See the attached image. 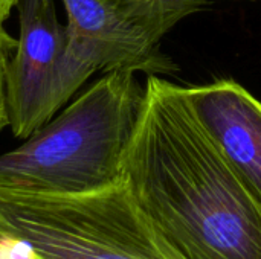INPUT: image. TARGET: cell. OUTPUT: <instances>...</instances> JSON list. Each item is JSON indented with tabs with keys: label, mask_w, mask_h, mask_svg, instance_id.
Returning <instances> with one entry per match:
<instances>
[{
	"label": "cell",
	"mask_w": 261,
	"mask_h": 259,
	"mask_svg": "<svg viewBox=\"0 0 261 259\" xmlns=\"http://www.w3.org/2000/svg\"><path fill=\"white\" fill-rule=\"evenodd\" d=\"M122 182L187 259H261V205L193 114L185 87L147 76Z\"/></svg>",
	"instance_id": "6da1fadb"
},
{
	"label": "cell",
	"mask_w": 261,
	"mask_h": 259,
	"mask_svg": "<svg viewBox=\"0 0 261 259\" xmlns=\"http://www.w3.org/2000/svg\"><path fill=\"white\" fill-rule=\"evenodd\" d=\"M144 101L136 72H106L23 145L0 156V188L81 194L122 182Z\"/></svg>",
	"instance_id": "7a4b0ae2"
},
{
	"label": "cell",
	"mask_w": 261,
	"mask_h": 259,
	"mask_svg": "<svg viewBox=\"0 0 261 259\" xmlns=\"http://www.w3.org/2000/svg\"><path fill=\"white\" fill-rule=\"evenodd\" d=\"M0 235L26 240L43 259H187L124 182L81 194L0 188Z\"/></svg>",
	"instance_id": "3957f363"
},
{
	"label": "cell",
	"mask_w": 261,
	"mask_h": 259,
	"mask_svg": "<svg viewBox=\"0 0 261 259\" xmlns=\"http://www.w3.org/2000/svg\"><path fill=\"white\" fill-rule=\"evenodd\" d=\"M20 32L6 73L12 134L28 139L96 72L69 47L55 0H18Z\"/></svg>",
	"instance_id": "277c9868"
},
{
	"label": "cell",
	"mask_w": 261,
	"mask_h": 259,
	"mask_svg": "<svg viewBox=\"0 0 261 259\" xmlns=\"http://www.w3.org/2000/svg\"><path fill=\"white\" fill-rule=\"evenodd\" d=\"M73 55L96 72L133 70L168 75L177 70L124 0H61Z\"/></svg>",
	"instance_id": "5b68a950"
},
{
	"label": "cell",
	"mask_w": 261,
	"mask_h": 259,
	"mask_svg": "<svg viewBox=\"0 0 261 259\" xmlns=\"http://www.w3.org/2000/svg\"><path fill=\"white\" fill-rule=\"evenodd\" d=\"M193 114L261 205V101L234 79L185 87Z\"/></svg>",
	"instance_id": "8992f818"
},
{
	"label": "cell",
	"mask_w": 261,
	"mask_h": 259,
	"mask_svg": "<svg viewBox=\"0 0 261 259\" xmlns=\"http://www.w3.org/2000/svg\"><path fill=\"white\" fill-rule=\"evenodd\" d=\"M223 0H124L135 17L161 41L182 18Z\"/></svg>",
	"instance_id": "52a82bcc"
},
{
	"label": "cell",
	"mask_w": 261,
	"mask_h": 259,
	"mask_svg": "<svg viewBox=\"0 0 261 259\" xmlns=\"http://www.w3.org/2000/svg\"><path fill=\"white\" fill-rule=\"evenodd\" d=\"M17 46V38H12L0 23V131L9 125L8 116V95H6V73L9 60Z\"/></svg>",
	"instance_id": "ba28073f"
},
{
	"label": "cell",
	"mask_w": 261,
	"mask_h": 259,
	"mask_svg": "<svg viewBox=\"0 0 261 259\" xmlns=\"http://www.w3.org/2000/svg\"><path fill=\"white\" fill-rule=\"evenodd\" d=\"M0 259H41V256L26 240L0 235Z\"/></svg>",
	"instance_id": "9c48e42d"
},
{
	"label": "cell",
	"mask_w": 261,
	"mask_h": 259,
	"mask_svg": "<svg viewBox=\"0 0 261 259\" xmlns=\"http://www.w3.org/2000/svg\"><path fill=\"white\" fill-rule=\"evenodd\" d=\"M18 0H0V23L9 18L12 8H17Z\"/></svg>",
	"instance_id": "30bf717a"
}]
</instances>
